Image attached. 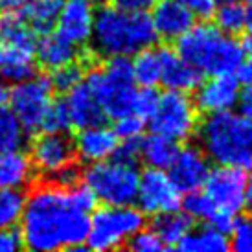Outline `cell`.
<instances>
[{
    "mask_svg": "<svg viewBox=\"0 0 252 252\" xmlns=\"http://www.w3.org/2000/svg\"><path fill=\"white\" fill-rule=\"evenodd\" d=\"M91 214L81 210L70 188L56 182L41 184L26 195L21 219L22 247L33 252L87 249Z\"/></svg>",
    "mask_w": 252,
    "mask_h": 252,
    "instance_id": "6da1fadb",
    "label": "cell"
},
{
    "mask_svg": "<svg viewBox=\"0 0 252 252\" xmlns=\"http://www.w3.org/2000/svg\"><path fill=\"white\" fill-rule=\"evenodd\" d=\"M157 39L149 11H126L118 6H103L96 11L91 42L99 56L131 57L155 46Z\"/></svg>",
    "mask_w": 252,
    "mask_h": 252,
    "instance_id": "7a4b0ae2",
    "label": "cell"
},
{
    "mask_svg": "<svg viewBox=\"0 0 252 252\" xmlns=\"http://www.w3.org/2000/svg\"><path fill=\"white\" fill-rule=\"evenodd\" d=\"M199 147L219 166L252 169V118L243 112L208 114L197 127Z\"/></svg>",
    "mask_w": 252,
    "mask_h": 252,
    "instance_id": "3957f363",
    "label": "cell"
},
{
    "mask_svg": "<svg viewBox=\"0 0 252 252\" xmlns=\"http://www.w3.org/2000/svg\"><path fill=\"white\" fill-rule=\"evenodd\" d=\"M177 52L203 76L236 74L245 61L234 35L212 24H193L177 39Z\"/></svg>",
    "mask_w": 252,
    "mask_h": 252,
    "instance_id": "277c9868",
    "label": "cell"
},
{
    "mask_svg": "<svg viewBox=\"0 0 252 252\" xmlns=\"http://www.w3.org/2000/svg\"><path fill=\"white\" fill-rule=\"evenodd\" d=\"M37 33L19 11L0 13V77L19 83L35 74Z\"/></svg>",
    "mask_w": 252,
    "mask_h": 252,
    "instance_id": "5b68a950",
    "label": "cell"
},
{
    "mask_svg": "<svg viewBox=\"0 0 252 252\" xmlns=\"http://www.w3.org/2000/svg\"><path fill=\"white\" fill-rule=\"evenodd\" d=\"M83 81L98 98L107 118L116 120L126 114H133L136 81L129 57H107L105 64L89 70Z\"/></svg>",
    "mask_w": 252,
    "mask_h": 252,
    "instance_id": "8992f818",
    "label": "cell"
},
{
    "mask_svg": "<svg viewBox=\"0 0 252 252\" xmlns=\"http://www.w3.org/2000/svg\"><path fill=\"white\" fill-rule=\"evenodd\" d=\"M146 226V214L134 204H103L94 208L85 247L96 252L116 251L127 245L136 232Z\"/></svg>",
    "mask_w": 252,
    "mask_h": 252,
    "instance_id": "52a82bcc",
    "label": "cell"
},
{
    "mask_svg": "<svg viewBox=\"0 0 252 252\" xmlns=\"http://www.w3.org/2000/svg\"><path fill=\"white\" fill-rule=\"evenodd\" d=\"M83 181L103 204H134L140 171L136 162L111 157L107 160L89 164L83 171Z\"/></svg>",
    "mask_w": 252,
    "mask_h": 252,
    "instance_id": "ba28073f",
    "label": "cell"
},
{
    "mask_svg": "<svg viewBox=\"0 0 252 252\" xmlns=\"http://www.w3.org/2000/svg\"><path fill=\"white\" fill-rule=\"evenodd\" d=\"M151 133H158L175 142H186L197 133L199 109L188 92L166 91L158 94V101L149 116Z\"/></svg>",
    "mask_w": 252,
    "mask_h": 252,
    "instance_id": "9c48e42d",
    "label": "cell"
},
{
    "mask_svg": "<svg viewBox=\"0 0 252 252\" xmlns=\"http://www.w3.org/2000/svg\"><path fill=\"white\" fill-rule=\"evenodd\" d=\"M54 101V87L48 76H33L13 83L9 89V109L19 120L24 133L41 131L44 114Z\"/></svg>",
    "mask_w": 252,
    "mask_h": 252,
    "instance_id": "30bf717a",
    "label": "cell"
},
{
    "mask_svg": "<svg viewBox=\"0 0 252 252\" xmlns=\"http://www.w3.org/2000/svg\"><path fill=\"white\" fill-rule=\"evenodd\" d=\"M247 177L245 169L217 164V168H210L203 191L219 214L238 217L241 210H245Z\"/></svg>",
    "mask_w": 252,
    "mask_h": 252,
    "instance_id": "8fae6325",
    "label": "cell"
},
{
    "mask_svg": "<svg viewBox=\"0 0 252 252\" xmlns=\"http://www.w3.org/2000/svg\"><path fill=\"white\" fill-rule=\"evenodd\" d=\"M136 204L146 216H160L181 208L182 191L177 188L166 169L147 168L140 173Z\"/></svg>",
    "mask_w": 252,
    "mask_h": 252,
    "instance_id": "7c38bea8",
    "label": "cell"
},
{
    "mask_svg": "<svg viewBox=\"0 0 252 252\" xmlns=\"http://www.w3.org/2000/svg\"><path fill=\"white\" fill-rule=\"evenodd\" d=\"M30 160L33 164L35 171L52 179L66 166L76 164L74 140H70L64 133L42 131L32 140Z\"/></svg>",
    "mask_w": 252,
    "mask_h": 252,
    "instance_id": "4fadbf2b",
    "label": "cell"
},
{
    "mask_svg": "<svg viewBox=\"0 0 252 252\" xmlns=\"http://www.w3.org/2000/svg\"><path fill=\"white\" fill-rule=\"evenodd\" d=\"M193 92V101L199 111L206 114L232 111L234 107L239 105L241 81L236 74H217L210 76L206 81H201Z\"/></svg>",
    "mask_w": 252,
    "mask_h": 252,
    "instance_id": "5bb4252c",
    "label": "cell"
},
{
    "mask_svg": "<svg viewBox=\"0 0 252 252\" xmlns=\"http://www.w3.org/2000/svg\"><path fill=\"white\" fill-rule=\"evenodd\" d=\"M96 9L89 0H64V6L56 21V33L64 41L83 48L91 42Z\"/></svg>",
    "mask_w": 252,
    "mask_h": 252,
    "instance_id": "9a60e30c",
    "label": "cell"
},
{
    "mask_svg": "<svg viewBox=\"0 0 252 252\" xmlns=\"http://www.w3.org/2000/svg\"><path fill=\"white\" fill-rule=\"evenodd\" d=\"M169 177L182 193L203 188L210 173V158L199 146L179 147L175 158L169 164Z\"/></svg>",
    "mask_w": 252,
    "mask_h": 252,
    "instance_id": "2e32d148",
    "label": "cell"
},
{
    "mask_svg": "<svg viewBox=\"0 0 252 252\" xmlns=\"http://www.w3.org/2000/svg\"><path fill=\"white\" fill-rule=\"evenodd\" d=\"M118 144L120 138L111 127L103 126V124L83 127V129H79L76 140H74L76 158H79L85 164L107 160V158L114 157Z\"/></svg>",
    "mask_w": 252,
    "mask_h": 252,
    "instance_id": "e0dca14e",
    "label": "cell"
},
{
    "mask_svg": "<svg viewBox=\"0 0 252 252\" xmlns=\"http://www.w3.org/2000/svg\"><path fill=\"white\" fill-rule=\"evenodd\" d=\"M162 57L160 83L169 91L193 92L203 81V74L193 64H189L177 50L169 46H158Z\"/></svg>",
    "mask_w": 252,
    "mask_h": 252,
    "instance_id": "ac0fdd59",
    "label": "cell"
},
{
    "mask_svg": "<svg viewBox=\"0 0 252 252\" xmlns=\"http://www.w3.org/2000/svg\"><path fill=\"white\" fill-rule=\"evenodd\" d=\"M151 11L155 32L164 41H177L195 24V17L179 0H158Z\"/></svg>",
    "mask_w": 252,
    "mask_h": 252,
    "instance_id": "d6986e66",
    "label": "cell"
},
{
    "mask_svg": "<svg viewBox=\"0 0 252 252\" xmlns=\"http://www.w3.org/2000/svg\"><path fill=\"white\" fill-rule=\"evenodd\" d=\"M64 103H66V109L70 114L72 127H76V129L98 126V124H103L107 118L98 98L94 96V92L89 89V85L85 81L77 83L76 87H72L70 91L66 92Z\"/></svg>",
    "mask_w": 252,
    "mask_h": 252,
    "instance_id": "ffe728a7",
    "label": "cell"
},
{
    "mask_svg": "<svg viewBox=\"0 0 252 252\" xmlns=\"http://www.w3.org/2000/svg\"><path fill=\"white\" fill-rule=\"evenodd\" d=\"M33 173L30 155L21 151V147L0 151V189L26 188L33 181Z\"/></svg>",
    "mask_w": 252,
    "mask_h": 252,
    "instance_id": "44dd1931",
    "label": "cell"
},
{
    "mask_svg": "<svg viewBox=\"0 0 252 252\" xmlns=\"http://www.w3.org/2000/svg\"><path fill=\"white\" fill-rule=\"evenodd\" d=\"M35 59L46 70H56L64 64L79 61V48L57 33H44L35 46Z\"/></svg>",
    "mask_w": 252,
    "mask_h": 252,
    "instance_id": "7402d4cb",
    "label": "cell"
},
{
    "mask_svg": "<svg viewBox=\"0 0 252 252\" xmlns=\"http://www.w3.org/2000/svg\"><path fill=\"white\" fill-rule=\"evenodd\" d=\"M177 249L182 252H226L230 249V238L226 232L206 224L201 228H191Z\"/></svg>",
    "mask_w": 252,
    "mask_h": 252,
    "instance_id": "603a6c76",
    "label": "cell"
},
{
    "mask_svg": "<svg viewBox=\"0 0 252 252\" xmlns=\"http://www.w3.org/2000/svg\"><path fill=\"white\" fill-rule=\"evenodd\" d=\"M177 151H179V142L171 140L168 136H162L158 133H151L149 136L140 140L138 158L146 162L147 168L168 169L169 164L175 158Z\"/></svg>",
    "mask_w": 252,
    "mask_h": 252,
    "instance_id": "cb8c5ba5",
    "label": "cell"
},
{
    "mask_svg": "<svg viewBox=\"0 0 252 252\" xmlns=\"http://www.w3.org/2000/svg\"><path fill=\"white\" fill-rule=\"evenodd\" d=\"M63 6L64 0H28L22 6V15L37 35H44L54 30Z\"/></svg>",
    "mask_w": 252,
    "mask_h": 252,
    "instance_id": "d4e9b609",
    "label": "cell"
},
{
    "mask_svg": "<svg viewBox=\"0 0 252 252\" xmlns=\"http://www.w3.org/2000/svg\"><path fill=\"white\" fill-rule=\"evenodd\" d=\"M191 228H193V219L188 214H181L179 210L155 216L153 230L166 247H177Z\"/></svg>",
    "mask_w": 252,
    "mask_h": 252,
    "instance_id": "484cf974",
    "label": "cell"
},
{
    "mask_svg": "<svg viewBox=\"0 0 252 252\" xmlns=\"http://www.w3.org/2000/svg\"><path fill=\"white\" fill-rule=\"evenodd\" d=\"M133 64V76L134 81L140 87H157L160 83L162 76V57L160 48H147L136 52L131 59Z\"/></svg>",
    "mask_w": 252,
    "mask_h": 252,
    "instance_id": "4316f807",
    "label": "cell"
},
{
    "mask_svg": "<svg viewBox=\"0 0 252 252\" xmlns=\"http://www.w3.org/2000/svg\"><path fill=\"white\" fill-rule=\"evenodd\" d=\"M26 204V193L19 188L0 189V228H15L21 224Z\"/></svg>",
    "mask_w": 252,
    "mask_h": 252,
    "instance_id": "83f0119b",
    "label": "cell"
},
{
    "mask_svg": "<svg viewBox=\"0 0 252 252\" xmlns=\"http://www.w3.org/2000/svg\"><path fill=\"white\" fill-rule=\"evenodd\" d=\"M216 19V26L221 32L228 35H238L239 32H243L245 24V7L239 4L238 0L217 4L216 11L212 15Z\"/></svg>",
    "mask_w": 252,
    "mask_h": 252,
    "instance_id": "f1b7e54d",
    "label": "cell"
},
{
    "mask_svg": "<svg viewBox=\"0 0 252 252\" xmlns=\"http://www.w3.org/2000/svg\"><path fill=\"white\" fill-rule=\"evenodd\" d=\"M24 136L26 133L19 124V120L15 118L11 109L0 105V151L21 147L24 144Z\"/></svg>",
    "mask_w": 252,
    "mask_h": 252,
    "instance_id": "f546056e",
    "label": "cell"
},
{
    "mask_svg": "<svg viewBox=\"0 0 252 252\" xmlns=\"http://www.w3.org/2000/svg\"><path fill=\"white\" fill-rule=\"evenodd\" d=\"M41 129L48 131V133H66V131H70L72 122L64 99H59V101L54 99L52 101V105L48 107V111L44 114Z\"/></svg>",
    "mask_w": 252,
    "mask_h": 252,
    "instance_id": "4dcf8cb0",
    "label": "cell"
},
{
    "mask_svg": "<svg viewBox=\"0 0 252 252\" xmlns=\"http://www.w3.org/2000/svg\"><path fill=\"white\" fill-rule=\"evenodd\" d=\"M48 77H50V81H52L54 91L68 92L72 87H76L77 83L83 81V63L74 61V63H70V64H64L61 68L52 70V76H48Z\"/></svg>",
    "mask_w": 252,
    "mask_h": 252,
    "instance_id": "1f68e13d",
    "label": "cell"
},
{
    "mask_svg": "<svg viewBox=\"0 0 252 252\" xmlns=\"http://www.w3.org/2000/svg\"><path fill=\"white\" fill-rule=\"evenodd\" d=\"M129 249L134 252H160L168 247L162 243V239L157 236V232L151 228H140V230L134 234L133 238L127 241Z\"/></svg>",
    "mask_w": 252,
    "mask_h": 252,
    "instance_id": "d6a6232c",
    "label": "cell"
},
{
    "mask_svg": "<svg viewBox=\"0 0 252 252\" xmlns=\"http://www.w3.org/2000/svg\"><path fill=\"white\" fill-rule=\"evenodd\" d=\"M144 126L146 120H142L136 114H126L114 120V133L120 140H133V138H140L144 133Z\"/></svg>",
    "mask_w": 252,
    "mask_h": 252,
    "instance_id": "836d02e7",
    "label": "cell"
},
{
    "mask_svg": "<svg viewBox=\"0 0 252 252\" xmlns=\"http://www.w3.org/2000/svg\"><path fill=\"white\" fill-rule=\"evenodd\" d=\"M230 232V249L238 252H252V217H249V219H236Z\"/></svg>",
    "mask_w": 252,
    "mask_h": 252,
    "instance_id": "e575fe53",
    "label": "cell"
},
{
    "mask_svg": "<svg viewBox=\"0 0 252 252\" xmlns=\"http://www.w3.org/2000/svg\"><path fill=\"white\" fill-rule=\"evenodd\" d=\"M158 101V92L155 91V87H140L136 89V96H134V111L133 114L140 116L142 120H149L153 114L155 107Z\"/></svg>",
    "mask_w": 252,
    "mask_h": 252,
    "instance_id": "d590c367",
    "label": "cell"
},
{
    "mask_svg": "<svg viewBox=\"0 0 252 252\" xmlns=\"http://www.w3.org/2000/svg\"><path fill=\"white\" fill-rule=\"evenodd\" d=\"M239 81L243 85V91L239 96L241 112L252 118V57L239 66Z\"/></svg>",
    "mask_w": 252,
    "mask_h": 252,
    "instance_id": "8d00e7d4",
    "label": "cell"
},
{
    "mask_svg": "<svg viewBox=\"0 0 252 252\" xmlns=\"http://www.w3.org/2000/svg\"><path fill=\"white\" fill-rule=\"evenodd\" d=\"M182 6L188 9L189 13L193 15L195 19L201 21H208L212 19V15L216 11V0H179Z\"/></svg>",
    "mask_w": 252,
    "mask_h": 252,
    "instance_id": "74e56055",
    "label": "cell"
},
{
    "mask_svg": "<svg viewBox=\"0 0 252 252\" xmlns=\"http://www.w3.org/2000/svg\"><path fill=\"white\" fill-rule=\"evenodd\" d=\"M22 249L21 232L15 228H0V252H15Z\"/></svg>",
    "mask_w": 252,
    "mask_h": 252,
    "instance_id": "f35d334b",
    "label": "cell"
},
{
    "mask_svg": "<svg viewBox=\"0 0 252 252\" xmlns=\"http://www.w3.org/2000/svg\"><path fill=\"white\" fill-rule=\"evenodd\" d=\"M138 155H140V138H133V140L120 142L114 157H118V158H122V160L136 162Z\"/></svg>",
    "mask_w": 252,
    "mask_h": 252,
    "instance_id": "ab89813d",
    "label": "cell"
},
{
    "mask_svg": "<svg viewBox=\"0 0 252 252\" xmlns=\"http://www.w3.org/2000/svg\"><path fill=\"white\" fill-rule=\"evenodd\" d=\"M158 0H114V6L126 11H149Z\"/></svg>",
    "mask_w": 252,
    "mask_h": 252,
    "instance_id": "60d3db41",
    "label": "cell"
},
{
    "mask_svg": "<svg viewBox=\"0 0 252 252\" xmlns=\"http://www.w3.org/2000/svg\"><path fill=\"white\" fill-rule=\"evenodd\" d=\"M28 0H0V9H21Z\"/></svg>",
    "mask_w": 252,
    "mask_h": 252,
    "instance_id": "b9f144b4",
    "label": "cell"
},
{
    "mask_svg": "<svg viewBox=\"0 0 252 252\" xmlns=\"http://www.w3.org/2000/svg\"><path fill=\"white\" fill-rule=\"evenodd\" d=\"M239 46H241V52H243V56L245 57H252V35L251 33H247L243 37V41L239 42Z\"/></svg>",
    "mask_w": 252,
    "mask_h": 252,
    "instance_id": "7bdbcfd3",
    "label": "cell"
},
{
    "mask_svg": "<svg viewBox=\"0 0 252 252\" xmlns=\"http://www.w3.org/2000/svg\"><path fill=\"white\" fill-rule=\"evenodd\" d=\"M9 99V85L0 77V105H6Z\"/></svg>",
    "mask_w": 252,
    "mask_h": 252,
    "instance_id": "ee69618b",
    "label": "cell"
},
{
    "mask_svg": "<svg viewBox=\"0 0 252 252\" xmlns=\"http://www.w3.org/2000/svg\"><path fill=\"white\" fill-rule=\"evenodd\" d=\"M245 208L252 216V175L247 177V195H245Z\"/></svg>",
    "mask_w": 252,
    "mask_h": 252,
    "instance_id": "f6af8a7d",
    "label": "cell"
},
{
    "mask_svg": "<svg viewBox=\"0 0 252 252\" xmlns=\"http://www.w3.org/2000/svg\"><path fill=\"white\" fill-rule=\"evenodd\" d=\"M243 32L252 35V6L245 7V24H243Z\"/></svg>",
    "mask_w": 252,
    "mask_h": 252,
    "instance_id": "bcb514c9",
    "label": "cell"
},
{
    "mask_svg": "<svg viewBox=\"0 0 252 252\" xmlns=\"http://www.w3.org/2000/svg\"><path fill=\"white\" fill-rule=\"evenodd\" d=\"M91 4H94V6H103V4H107L109 0H89Z\"/></svg>",
    "mask_w": 252,
    "mask_h": 252,
    "instance_id": "7dc6e473",
    "label": "cell"
},
{
    "mask_svg": "<svg viewBox=\"0 0 252 252\" xmlns=\"http://www.w3.org/2000/svg\"><path fill=\"white\" fill-rule=\"evenodd\" d=\"M224 2H232V0H216V4H224Z\"/></svg>",
    "mask_w": 252,
    "mask_h": 252,
    "instance_id": "c3c4849f",
    "label": "cell"
},
{
    "mask_svg": "<svg viewBox=\"0 0 252 252\" xmlns=\"http://www.w3.org/2000/svg\"><path fill=\"white\" fill-rule=\"evenodd\" d=\"M245 4H249V6H252V0H243Z\"/></svg>",
    "mask_w": 252,
    "mask_h": 252,
    "instance_id": "681fc988",
    "label": "cell"
}]
</instances>
